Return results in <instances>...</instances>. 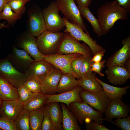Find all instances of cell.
I'll list each match as a JSON object with an SVG mask.
<instances>
[{"mask_svg": "<svg viewBox=\"0 0 130 130\" xmlns=\"http://www.w3.org/2000/svg\"><path fill=\"white\" fill-rule=\"evenodd\" d=\"M97 19L103 35L107 34L119 20L128 19V13L117 0L107 2L97 11Z\"/></svg>", "mask_w": 130, "mask_h": 130, "instance_id": "cell-1", "label": "cell"}, {"mask_svg": "<svg viewBox=\"0 0 130 130\" xmlns=\"http://www.w3.org/2000/svg\"><path fill=\"white\" fill-rule=\"evenodd\" d=\"M64 33L47 30L42 33L36 39L37 46L40 52L44 55L56 53Z\"/></svg>", "mask_w": 130, "mask_h": 130, "instance_id": "cell-2", "label": "cell"}, {"mask_svg": "<svg viewBox=\"0 0 130 130\" xmlns=\"http://www.w3.org/2000/svg\"><path fill=\"white\" fill-rule=\"evenodd\" d=\"M68 109L76 117L79 124L82 125L83 121L89 119L99 124H103V113L94 110L85 102H74L70 104Z\"/></svg>", "mask_w": 130, "mask_h": 130, "instance_id": "cell-3", "label": "cell"}, {"mask_svg": "<svg viewBox=\"0 0 130 130\" xmlns=\"http://www.w3.org/2000/svg\"><path fill=\"white\" fill-rule=\"evenodd\" d=\"M55 1L59 11L65 18L78 25L86 33H89L75 0H56Z\"/></svg>", "mask_w": 130, "mask_h": 130, "instance_id": "cell-4", "label": "cell"}, {"mask_svg": "<svg viewBox=\"0 0 130 130\" xmlns=\"http://www.w3.org/2000/svg\"><path fill=\"white\" fill-rule=\"evenodd\" d=\"M63 18L66 27L64 32H68L76 40L82 41L87 44L90 49L93 56L98 52L105 50L102 46L96 43L89 33H85L79 26L71 22L64 17Z\"/></svg>", "mask_w": 130, "mask_h": 130, "instance_id": "cell-5", "label": "cell"}, {"mask_svg": "<svg viewBox=\"0 0 130 130\" xmlns=\"http://www.w3.org/2000/svg\"><path fill=\"white\" fill-rule=\"evenodd\" d=\"M26 22V31L34 37H37L46 30L45 22L42 11L33 5L27 12Z\"/></svg>", "mask_w": 130, "mask_h": 130, "instance_id": "cell-6", "label": "cell"}, {"mask_svg": "<svg viewBox=\"0 0 130 130\" xmlns=\"http://www.w3.org/2000/svg\"><path fill=\"white\" fill-rule=\"evenodd\" d=\"M56 53L64 54L77 53L90 57H92V55L89 47L79 43L67 32L64 33Z\"/></svg>", "mask_w": 130, "mask_h": 130, "instance_id": "cell-7", "label": "cell"}, {"mask_svg": "<svg viewBox=\"0 0 130 130\" xmlns=\"http://www.w3.org/2000/svg\"><path fill=\"white\" fill-rule=\"evenodd\" d=\"M59 11L55 1H52L42 10L46 30L58 32L65 27L63 18L59 14Z\"/></svg>", "mask_w": 130, "mask_h": 130, "instance_id": "cell-8", "label": "cell"}, {"mask_svg": "<svg viewBox=\"0 0 130 130\" xmlns=\"http://www.w3.org/2000/svg\"><path fill=\"white\" fill-rule=\"evenodd\" d=\"M15 43V46L26 51L35 61L44 60V55L40 52L38 48L36 38L26 30L17 36Z\"/></svg>", "mask_w": 130, "mask_h": 130, "instance_id": "cell-9", "label": "cell"}, {"mask_svg": "<svg viewBox=\"0 0 130 130\" xmlns=\"http://www.w3.org/2000/svg\"><path fill=\"white\" fill-rule=\"evenodd\" d=\"M0 75L17 88L27 80L24 74L16 69L7 57L0 59Z\"/></svg>", "mask_w": 130, "mask_h": 130, "instance_id": "cell-10", "label": "cell"}, {"mask_svg": "<svg viewBox=\"0 0 130 130\" xmlns=\"http://www.w3.org/2000/svg\"><path fill=\"white\" fill-rule=\"evenodd\" d=\"M79 95L83 101L102 113L104 112L110 102L103 90L93 93L83 90L80 92Z\"/></svg>", "mask_w": 130, "mask_h": 130, "instance_id": "cell-11", "label": "cell"}, {"mask_svg": "<svg viewBox=\"0 0 130 130\" xmlns=\"http://www.w3.org/2000/svg\"><path fill=\"white\" fill-rule=\"evenodd\" d=\"M6 57L16 69L23 73L35 61L26 51L18 49L13 45L10 53Z\"/></svg>", "mask_w": 130, "mask_h": 130, "instance_id": "cell-12", "label": "cell"}, {"mask_svg": "<svg viewBox=\"0 0 130 130\" xmlns=\"http://www.w3.org/2000/svg\"><path fill=\"white\" fill-rule=\"evenodd\" d=\"M82 55L77 53L70 54L56 53L44 55V60L60 70L63 73H70L74 76L71 68V62L73 59Z\"/></svg>", "mask_w": 130, "mask_h": 130, "instance_id": "cell-13", "label": "cell"}, {"mask_svg": "<svg viewBox=\"0 0 130 130\" xmlns=\"http://www.w3.org/2000/svg\"><path fill=\"white\" fill-rule=\"evenodd\" d=\"M53 67L45 60L35 61L24 74L27 79H34L41 84Z\"/></svg>", "mask_w": 130, "mask_h": 130, "instance_id": "cell-14", "label": "cell"}, {"mask_svg": "<svg viewBox=\"0 0 130 130\" xmlns=\"http://www.w3.org/2000/svg\"><path fill=\"white\" fill-rule=\"evenodd\" d=\"M129 106L120 98H115L110 102L104 113V120L110 121L114 118H120L127 117L130 111Z\"/></svg>", "mask_w": 130, "mask_h": 130, "instance_id": "cell-15", "label": "cell"}, {"mask_svg": "<svg viewBox=\"0 0 130 130\" xmlns=\"http://www.w3.org/2000/svg\"><path fill=\"white\" fill-rule=\"evenodd\" d=\"M83 90L82 87L78 85L72 89L58 94H45L47 98L46 104L56 102L64 103L68 107L71 103L74 102H82L83 101L81 98L79 93Z\"/></svg>", "mask_w": 130, "mask_h": 130, "instance_id": "cell-16", "label": "cell"}, {"mask_svg": "<svg viewBox=\"0 0 130 130\" xmlns=\"http://www.w3.org/2000/svg\"><path fill=\"white\" fill-rule=\"evenodd\" d=\"M121 43L123 45L122 47L109 57L106 61V67L122 66L130 58V36L123 39Z\"/></svg>", "mask_w": 130, "mask_h": 130, "instance_id": "cell-17", "label": "cell"}, {"mask_svg": "<svg viewBox=\"0 0 130 130\" xmlns=\"http://www.w3.org/2000/svg\"><path fill=\"white\" fill-rule=\"evenodd\" d=\"M23 109V103L19 98L3 101L0 107V117H6L14 122Z\"/></svg>", "mask_w": 130, "mask_h": 130, "instance_id": "cell-18", "label": "cell"}, {"mask_svg": "<svg viewBox=\"0 0 130 130\" xmlns=\"http://www.w3.org/2000/svg\"><path fill=\"white\" fill-rule=\"evenodd\" d=\"M62 73L60 70L53 67L41 83V92L44 94H55Z\"/></svg>", "mask_w": 130, "mask_h": 130, "instance_id": "cell-19", "label": "cell"}, {"mask_svg": "<svg viewBox=\"0 0 130 130\" xmlns=\"http://www.w3.org/2000/svg\"><path fill=\"white\" fill-rule=\"evenodd\" d=\"M107 67L105 73L108 81L112 84L122 85L130 78V72L122 66H114Z\"/></svg>", "mask_w": 130, "mask_h": 130, "instance_id": "cell-20", "label": "cell"}, {"mask_svg": "<svg viewBox=\"0 0 130 130\" xmlns=\"http://www.w3.org/2000/svg\"><path fill=\"white\" fill-rule=\"evenodd\" d=\"M96 78L102 86L103 90L110 101L117 98H122L123 96L127 93V90L130 87L129 85L123 87L113 86L103 82L96 76Z\"/></svg>", "mask_w": 130, "mask_h": 130, "instance_id": "cell-21", "label": "cell"}, {"mask_svg": "<svg viewBox=\"0 0 130 130\" xmlns=\"http://www.w3.org/2000/svg\"><path fill=\"white\" fill-rule=\"evenodd\" d=\"M61 107L63 112L62 125L63 130H81L76 118L65 104L62 103Z\"/></svg>", "mask_w": 130, "mask_h": 130, "instance_id": "cell-22", "label": "cell"}, {"mask_svg": "<svg viewBox=\"0 0 130 130\" xmlns=\"http://www.w3.org/2000/svg\"><path fill=\"white\" fill-rule=\"evenodd\" d=\"M0 97L3 101L11 100L19 98L17 88L0 75Z\"/></svg>", "mask_w": 130, "mask_h": 130, "instance_id": "cell-23", "label": "cell"}, {"mask_svg": "<svg viewBox=\"0 0 130 130\" xmlns=\"http://www.w3.org/2000/svg\"><path fill=\"white\" fill-rule=\"evenodd\" d=\"M47 100L45 94L41 92L33 93L23 103L24 109L29 112L38 109L44 106Z\"/></svg>", "mask_w": 130, "mask_h": 130, "instance_id": "cell-24", "label": "cell"}, {"mask_svg": "<svg viewBox=\"0 0 130 130\" xmlns=\"http://www.w3.org/2000/svg\"><path fill=\"white\" fill-rule=\"evenodd\" d=\"M45 107L48 111L57 130H62L63 112L58 102H54L47 104Z\"/></svg>", "mask_w": 130, "mask_h": 130, "instance_id": "cell-25", "label": "cell"}, {"mask_svg": "<svg viewBox=\"0 0 130 130\" xmlns=\"http://www.w3.org/2000/svg\"><path fill=\"white\" fill-rule=\"evenodd\" d=\"M72 74L62 73L57 87L56 93H60L71 90L79 85L78 80Z\"/></svg>", "mask_w": 130, "mask_h": 130, "instance_id": "cell-26", "label": "cell"}, {"mask_svg": "<svg viewBox=\"0 0 130 130\" xmlns=\"http://www.w3.org/2000/svg\"><path fill=\"white\" fill-rule=\"evenodd\" d=\"M95 75V73H92L88 76L81 78L78 80L79 85L83 90L91 92L103 90L102 86L96 78Z\"/></svg>", "mask_w": 130, "mask_h": 130, "instance_id": "cell-27", "label": "cell"}, {"mask_svg": "<svg viewBox=\"0 0 130 130\" xmlns=\"http://www.w3.org/2000/svg\"><path fill=\"white\" fill-rule=\"evenodd\" d=\"M77 6L83 17L85 18L91 25L93 32L99 37L103 35V33L97 19L94 16L88 7Z\"/></svg>", "mask_w": 130, "mask_h": 130, "instance_id": "cell-28", "label": "cell"}, {"mask_svg": "<svg viewBox=\"0 0 130 130\" xmlns=\"http://www.w3.org/2000/svg\"><path fill=\"white\" fill-rule=\"evenodd\" d=\"M45 107L30 112L29 120L31 130H41Z\"/></svg>", "mask_w": 130, "mask_h": 130, "instance_id": "cell-29", "label": "cell"}, {"mask_svg": "<svg viewBox=\"0 0 130 130\" xmlns=\"http://www.w3.org/2000/svg\"><path fill=\"white\" fill-rule=\"evenodd\" d=\"M22 16L13 12L7 4L4 6L2 12L0 13V20H6L10 26H13L17 21L20 19Z\"/></svg>", "mask_w": 130, "mask_h": 130, "instance_id": "cell-30", "label": "cell"}, {"mask_svg": "<svg viewBox=\"0 0 130 130\" xmlns=\"http://www.w3.org/2000/svg\"><path fill=\"white\" fill-rule=\"evenodd\" d=\"M30 112L24 109L14 121L16 130H30Z\"/></svg>", "mask_w": 130, "mask_h": 130, "instance_id": "cell-31", "label": "cell"}, {"mask_svg": "<svg viewBox=\"0 0 130 130\" xmlns=\"http://www.w3.org/2000/svg\"><path fill=\"white\" fill-rule=\"evenodd\" d=\"M31 0H9L7 3L12 10L15 13L22 16L25 12V4Z\"/></svg>", "mask_w": 130, "mask_h": 130, "instance_id": "cell-32", "label": "cell"}, {"mask_svg": "<svg viewBox=\"0 0 130 130\" xmlns=\"http://www.w3.org/2000/svg\"><path fill=\"white\" fill-rule=\"evenodd\" d=\"M92 57L85 56L80 69L81 78L88 76L92 73L91 68V65L93 63L91 61Z\"/></svg>", "mask_w": 130, "mask_h": 130, "instance_id": "cell-33", "label": "cell"}, {"mask_svg": "<svg viewBox=\"0 0 130 130\" xmlns=\"http://www.w3.org/2000/svg\"><path fill=\"white\" fill-rule=\"evenodd\" d=\"M85 57V56L82 55L73 59L71 62L70 66L71 70L77 79L81 78L80 69Z\"/></svg>", "mask_w": 130, "mask_h": 130, "instance_id": "cell-34", "label": "cell"}, {"mask_svg": "<svg viewBox=\"0 0 130 130\" xmlns=\"http://www.w3.org/2000/svg\"><path fill=\"white\" fill-rule=\"evenodd\" d=\"M41 130H57L48 111L45 108L41 126Z\"/></svg>", "mask_w": 130, "mask_h": 130, "instance_id": "cell-35", "label": "cell"}, {"mask_svg": "<svg viewBox=\"0 0 130 130\" xmlns=\"http://www.w3.org/2000/svg\"><path fill=\"white\" fill-rule=\"evenodd\" d=\"M19 99L23 103L32 94V92L24 84L22 85L17 88Z\"/></svg>", "mask_w": 130, "mask_h": 130, "instance_id": "cell-36", "label": "cell"}, {"mask_svg": "<svg viewBox=\"0 0 130 130\" xmlns=\"http://www.w3.org/2000/svg\"><path fill=\"white\" fill-rule=\"evenodd\" d=\"M24 84L32 93L41 92V84L35 80L27 79Z\"/></svg>", "mask_w": 130, "mask_h": 130, "instance_id": "cell-37", "label": "cell"}, {"mask_svg": "<svg viewBox=\"0 0 130 130\" xmlns=\"http://www.w3.org/2000/svg\"><path fill=\"white\" fill-rule=\"evenodd\" d=\"M0 129L3 130H16L14 122L2 117H0Z\"/></svg>", "mask_w": 130, "mask_h": 130, "instance_id": "cell-38", "label": "cell"}, {"mask_svg": "<svg viewBox=\"0 0 130 130\" xmlns=\"http://www.w3.org/2000/svg\"><path fill=\"white\" fill-rule=\"evenodd\" d=\"M115 124L124 130H130V116L114 120Z\"/></svg>", "mask_w": 130, "mask_h": 130, "instance_id": "cell-39", "label": "cell"}, {"mask_svg": "<svg viewBox=\"0 0 130 130\" xmlns=\"http://www.w3.org/2000/svg\"><path fill=\"white\" fill-rule=\"evenodd\" d=\"M86 128L87 130H110L102 124H99L91 119L89 121L86 122Z\"/></svg>", "mask_w": 130, "mask_h": 130, "instance_id": "cell-40", "label": "cell"}, {"mask_svg": "<svg viewBox=\"0 0 130 130\" xmlns=\"http://www.w3.org/2000/svg\"><path fill=\"white\" fill-rule=\"evenodd\" d=\"M106 60L104 59L98 62H93L91 65V70L97 73L101 77L104 76L101 72L102 68H104Z\"/></svg>", "mask_w": 130, "mask_h": 130, "instance_id": "cell-41", "label": "cell"}, {"mask_svg": "<svg viewBox=\"0 0 130 130\" xmlns=\"http://www.w3.org/2000/svg\"><path fill=\"white\" fill-rule=\"evenodd\" d=\"M128 13L130 12V0H117Z\"/></svg>", "mask_w": 130, "mask_h": 130, "instance_id": "cell-42", "label": "cell"}, {"mask_svg": "<svg viewBox=\"0 0 130 130\" xmlns=\"http://www.w3.org/2000/svg\"><path fill=\"white\" fill-rule=\"evenodd\" d=\"M105 50L98 52L92 57L91 61L92 62H98L101 61L104 56Z\"/></svg>", "mask_w": 130, "mask_h": 130, "instance_id": "cell-43", "label": "cell"}, {"mask_svg": "<svg viewBox=\"0 0 130 130\" xmlns=\"http://www.w3.org/2000/svg\"><path fill=\"white\" fill-rule=\"evenodd\" d=\"M92 0H75L78 6L88 7L91 3Z\"/></svg>", "mask_w": 130, "mask_h": 130, "instance_id": "cell-44", "label": "cell"}, {"mask_svg": "<svg viewBox=\"0 0 130 130\" xmlns=\"http://www.w3.org/2000/svg\"><path fill=\"white\" fill-rule=\"evenodd\" d=\"M9 0H0V13L2 12L5 5L7 3Z\"/></svg>", "mask_w": 130, "mask_h": 130, "instance_id": "cell-45", "label": "cell"}, {"mask_svg": "<svg viewBox=\"0 0 130 130\" xmlns=\"http://www.w3.org/2000/svg\"><path fill=\"white\" fill-rule=\"evenodd\" d=\"M122 67L130 72V58L127 60Z\"/></svg>", "mask_w": 130, "mask_h": 130, "instance_id": "cell-46", "label": "cell"}, {"mask_svg": "<svg viewBox=\"0 0 130 130\" xmlns=\"http://www.w3.org/2000/svg\"><path fill=\"white\" fill-rule=\"evenodd\" d=\"M4 22L1 23L0 22V30L2 28H10V25L8 24L5 25L4 24ZM1 46L0 44V47Z\"/></svg>", "mask_w": 130, "mask_h": 130, "instance_id": "cell-47", "label": "cell"}, {"mask_svg": "<svg viewBox=\"0 0 130 130\" xmlns=\"http://www.w3.org/2000/svg\"><path fill=\"white\" fill-rule=\"evenodd\" d=\"M2 101L3 100L1 99L0 97V107L1 106Z\"/></svg>", "mask_w": 130, "mask_h": 130, "instance_id": "cell-48", "label": "cell"}, {"mask_svg": "<svg viewBox=\"0 0 130 130\" xmlns=\"http://www.w3.org/2000/svg\"><path fill=\"white\" fill-rule=\"evenodd\" d=\"M1 129H0V130Z\"/></svg>", "mask_w": 130, "mask_h": 130, "instance_id": "cell-49", "label": "cell"}]
</instances>
